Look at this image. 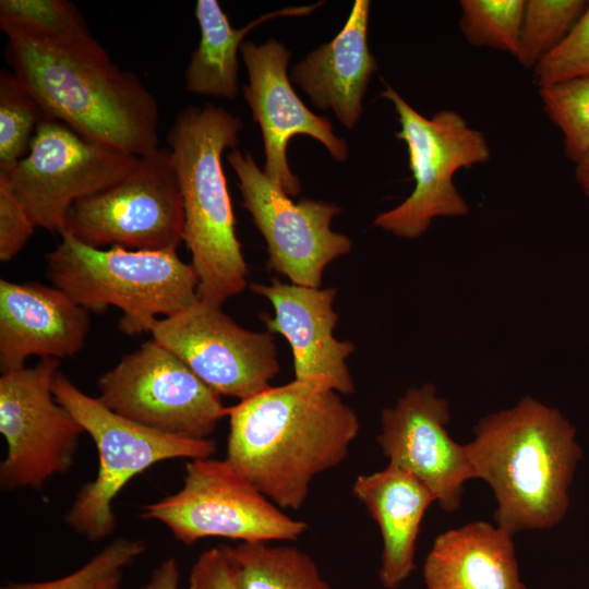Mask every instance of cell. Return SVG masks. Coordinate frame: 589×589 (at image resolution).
<instances>
[{"mask_svg": "<svg viewBox=\"0 0 589 589\" xmlns=\"http://www.w3.org/2000/svg\"><path fill=\"white\" fill-rule=\"evenodd\" d=\"M227 160L238 177L242 206L267 245V267L291 284L320 288L323 272L349 253L351 240L330 228L341 208L329 202L291 201L255 164L250 153L233 149Z\"/></svg>", "mask_w": 589, "mask_h": 589, "instance_id": "13", "label": "cell"}, {"mask_svg": "<svg viewBox=\"0 0 589 589\" xmlns=\"http://www.w3.org/2000/svg\"><path fill=\"white\" fill-rule=\"evenodd\" d=\"M323 2L269 12L241 28L231 26L217 0H197L195 17L201 39L184 72L189 93L235 99L238 95V52L245 36L259 25L281 16L311 14Z\"/></svg>", "mask_w": 589, "mask_h": 589, "instance_id": "22", "label": "cell"}, {"mask_svg": "<svg viewBox=\"0 0 589 589\" xmlns=\"http://www.w3.org/2000/svg\"><path fill=\"white\" fill-rule=\"evenodd\" d=\"M465 447L474 479L493 491L498 527L514 536L564 519L582 452L576 429L558 409L525 396L482 417Z\"/></svg>", "mask_w": 589, "mask_h": 589, "instance_id": "3", "label": "cell"}, {"mask_svg": "<svg viewBox=\"0 0 589 589\" xmlns=\"http://www.w3.org/2000/svg\"><path fill=\"white\" fill-rule=\"evenodd\" d=\"M52 393L92 437L98 454L95 479L81 486L63 517L70 529L88 541L96 542L115 532L117 517L112 504L131 479L158 462L205 458L216 452L212 438L176 437L120 417L97 397L82 392L61 371L55 375Z\"/></svg>", "mask_w": 589, "mask_h": 589, "instance_id": "6", "label": "cell"}, {"mask_svg": "<svg viewBox=\"0 0 589 589\" xmlns=\"http://www.w3.org/2000/svg\"><path fill=\"white\" fill-rule=\"evenodd\" d=\"M587 5L586 0H527L517 61L526 69H534L567 37Z\"/></svg>", "mask_w": 589, "mask_h": 589, "instance_id": "24", "label": "cell"}, {"mask_svg": "<svg viewBox=\"0 0 589 589\" xmlns=\"http://www.w3.org/2000/svg\"><path fill=\"white\" fill-rule=\"evenodd\" d=\"M381 96L397 113L396 133L408 151L414 188L399 205L378 214L373 225L404 239L422 236L436 218L468 215L469 205L454 183L460 169L485 164L491 148L484 134L453 109L428 118L412 108L390 85Z\"/></svg>", "mask_w": 589, "mask_h": 589, "instance_id": "7", "label": "cell"}, {"mask_svg": "<svg viewBox=\"0 0 589 589\" xmlns=\"http://www.w3.org/2000/svg\"><path fill=\"white\" fill-rule=\"evenodd\" d=\"M448 401L425 383L408 388L392 407L381 412L377 444L390 466L422 481L437 505L452 513L461 505L464 486L474 479L465 447L447 430Z\"/></svg>", "mask_w": 589, "mask_h": 589, "instance_id": "15", "label": "cell"}, {"mask_svg": "<svg viewBox=\"0 0 589 589\" xmlns=\"http://www.w3.org/2000/svg\"><path fill=\"white\" fill-rule=\"evenodd\" d=\"M539 96L563 134L566 157L577 163L589 151V75L541 86Z\"/></svg>", "mask_w": 589, "mask_h": 589, "instance_id": "28", "label": "cell"}, {"mask_svg": "<svg viewBox=\"0 0 589 589\" xmlns=\"http://www.w3.org/2000/svg\"><path fill=\"white\" fill-rule=\"evenodd\" d=\"M62 233L99 249L177 251L184 242V211L169 147L139 156L120 181L76 200Z\"/></svg>", "mask_w": 589, "mask_h": 589, "instance_id": "9", "label": "cell"}, {"mask_svg": "<svg viewBox=\"0 0 589 589\" xmlns=\"http://www.w3.org/2000/svg\"><path fill=\"white\" fill-rule=\"evenodd\" d=\"M97 388V398L112 412L176 437L209 438L227 417L220 395L154 339L124 354Z\"/></svg>", "mask_w": 589, "mask_h": 589, "instance_id": "10", "label": "cell"}, {"mask_svg": "<svg viewBox=\"0 0 589 589\" xmlns=\"http://www.w3.org/2000/svg\"><path fill=\"white\" fill-rule=\"evenodd\" d=\"M352 493L380 529V582L385 589H397L416 568L421 522L436 498L413 474L390 465L358 476Z\"/></svg>", "mask_w": 589, "mask_h": 589, "instance_id": "20", "label": "cell"}, {"mask_svg": "<svg viewBox=\"0 0 589 589\" xmlns=\"http://www.w3.org/2000/svg\"><path fill=\"white\" fill-rule=\"evenodd\" d=\"M189 589H238L223 545L205 550L197 556L190 570Z\"/></svg>", "mask_w": 589, "mask_h": 589, "instance_id": "32", "label": "cell"}, {"mask_svg": "<svg viewBox=\"0 0 589 589\" xmlns=\"http://www.w3.org/2000/svg\"><path fill=\"white\" fill-rule=\"evenodd\" d=\"M143 539L120 537L76 570L37 582H11L1 589H120L123 572L146 551Z\"/></svg>", "mask_w": 589, "mask_h": 589, "instance_id": "27", "label": "cell"}, {"mask_svg": "<svg viewBox=\"0 0 589 589\" xmlns=\"http://www.w3.org/2000/svg\"><path fill=\"white\" fill-rule=\"evenodd\" d=\"M139 156L89 141L64 123L44 118L29 152L0 179L28 213L36 228L62 232L79 199L124 178Z\"/></svg>", "mask_w": 589, "mask_h": 589, "instance_id": "12", "label": "cell"}, {"mask_svg": "<svg viewBox=\"0 0 589 589\" xmlns=\"http://www.w3.org/2000/svg\"><path fill=\"white\" fill-rule=\"evenodd\" d=\"M5 56L40 106L83 137L142 156L159 147V107L140 77L121 69L93 37L49 38L17 29Z\"/></svg>", "mask_w": 589, "mask_h": 589, "instance_id": "2", "label": "cell"}, {"mask_svg": "<svg viewBox=\"0 0 589 589\" xmlns=\"http://www.w3.org/2000/svg\"><path fill=\"white\" fill-rule=\"evenodd\" d=\"M575 164V180L589 199V151Z\"/></svg>", "mask_w": 589, "mask_h": 589, "instance_id": "34", "label": "cell"}, {"mask_svg": "<svg viewBox=\"0 0 589 589\" xmlns=\"http://www.w3.org/2000/svg\"><path fill=\"white\" fill-rule=\"evenodd\" d=\"M226 460L281 509H299L312 481L340 465L358 436L357 412L321 384L268 387L227 408Z\"/></svg>", "mask_w": 589, "mask_h": 589, "instance_id": "1", "label": "cell"}, {"mask_svg": "<svg viewBox=\"0 0 589 589\" xmlns=\"http://www.w3.org/2000/svg\"><path fill=\"white\" fill-rule=\"evenodd\" d=\"M513 537L488 521L440 533L423 564L425 589H527Z\"/></svg>", "mask_w": 589, "mask_h": 589, "instance_id": "21", "label": "cell"}, {"mask_svg": "<svg viewBox=\"0 0 589 589\" xmlns=\"http://www.w3.org/2000/svg\"><path fill=\"white\" fill-rule=\"evenodd\" d=\"M0 28L58 39L92 35L82 13L67 0H1Z\"/></svg>", "mask_w": 589, "mask_h": 589, "instance_id": "29", "label": "cell"}, {"mask_svg": "<svg viewBox=\"0 0 589 589\" xmlns=\"http://www.w3.org/2000/svg\"><path fill=\"white\" fill-rule=\"evenodd\" d=\"M370 1L356 0L340 32L296 63L290 80L313 106L332 110L351 130L362 113V100L377 69L368 46Z\"/></svg>", "mask_w": 589, "mask_h": 589, "instance_id": "19", "label": "cell"}, {"mask_svg": "<svg viewBox=\"0 0 589 589\" xmlns=\"http://www.w3.org/2000/svg\"><path fill=\"white\" fill-rule=\"evenodd\" d=\"M223 548L238 589H332L315 561L297 546L239 542Z\"/></svg>", "mask_w": 589, "mask_h": 589, "instance_id": "23", "label": "cell"}, {"mask_svg": "<svg viewBox=\"0 0 589 589\" xmlns=\"http://www.w3.org/2000/svg\"><path fill=\"white\" fill-rule=\"evenodd\" d=\"M140 517L163 524L192 545L219 537L240 542L292 541L308 529L274 504L226 459H189L182 488L143 505Z\"/></svg>", "mask_w": 589, "mask_h": 589, "instance_id": "8", "label": "cell"}, {"mask_svg": "<svg viewBox=\"0 0 589 589\" xmlns=\"http://www.w3.org/2000/svg\"><path fill=\"white\" fill-rule=\"evenodd\" d=\"M240 53L249 79L243 97L264 142L263 172L285 194L296 196L301 188L288 165L289 140L302 134L311 136L338 161L347 159V143L334 134L326 117L313 113L294 93L287 73L290 51L284 44L274 38L261 45L245 40Z\"/></svg>", "mask_w": 589, "mask_h": 589, "instance_id": "16", "label": "cell"}, {"mask_svg": "<svg viewBox=\"0 0 589 589\" xmlns=\"http://www.w3.org/2000/svg\"><path fill=\"white\" fill-rule=\"evenodd\" d=\"M151 334L218 395L244 400L271 387L279 372L271 333L243 328L199 300L158 318Z\"/></svg>", "mask_w": 589, "mask_h": 589, "instance_id": "14", "label": "cell"}, {"mask_svg": "<svg viewBox=\"0 0 589 589\" xmlns=\"http://www.w3.org/2000/svg\"><path fill=\"white\" fill-rule=\"evenodd\" d=\"M58 371L59 359L43 358L33 366L1 373L0 433L8 446L0 464L2 491H39L74 464L85 431L53 396Z\"/></svg>", "mask_w": 589, "mask_h": 589, "instance_id": "11", "label": "cell"}, {"mask_svg": "<svg viewBox=\"0 0 589 589\" xmlns=\"http://www.w3.org/2000/svg\"><path fill=\"white\" fill-rule=\"evenodd\" d=\"M28 213L0 179V260H13L35 230Z\"/></svg>", "mask_w": 589, "mask_h": 589, "instance_id": "31", "label": "cell"}, {"mask_svg": "<svg viewBox=\"0 0 589 589\" xmlns=\"http://www.w3.org/2000/svg\"><path fill=\"white\" fill-rule=\"evenodd\" d=\"M589 75V1L567 37L533 69L534 83H552Z\"/></svg>", "mask_w": 589, "mask_h": 589, "instance_id": "30", "label": "cell"}, {"mask_svg": "<svg viewBox=\"0 0 589 589\" xmlns=\"http://www.w3.org/2000/svg\"><path fill=\"white\" fill-rule=\"evenodd\" d=\"M251 290L266 298L274 316L261 315L267 332L287 339L292 350L296 381L321 384L340 395L354 392L347 359L354 351L349 340H338L333 332L338 314L333 308L334 288H311L281 283L252 284Z\"/></svg>", "mask_w": 589, "mask_h": 589, "instance_id": "17", "label": "cell"}, {"mask_svg": "<svg viewBox=\"0 0 589 589\" xmlns=\"http://www.w3.org/2000/svg\"><path fill=\"white\" fill-rule=\"evenodd\" d=\"M47 255V277L87 311H122L120 330L151 333L159 315L170 316L197 300V276L177 251L108 250L62 233Z\"/></svg>", "mask_w": 589, "mask_h": 589, "instance_id": "5", "label": "cell"}, {"mask_svg": "<svg viewBox=\"0 0 589 589\" xmlns=\"http://www.w3.org/2000/svg\"><path fill=\"white\" fill-rule=\"evenodd\" d=\"M88 311L55 286L0 280V370L25 368L29 357L61 359L84 347Z\"/></svg>", "mask_w": 589, "mask_h": 589, "instance_id": "18", "label": "cell"}, {"mask_svg": "<svg viewBox=\"0 0 589 589\" xmlns=\"http://www.w3.org/2000/svg\"><path fill=\"white\" fill-rule=\"evenodd\" d=\"M243 122L206 104L179 111L166 140L177 171L184 211V243L197 276V300L214 306L247 287L248 265L221 157L239 144Z\"/></svg>", "mask_w": 589, "mask_h": 589, "instance_id": "4", "label": "cell"}, {"mask_svg": "<svg viewBox=\"0 0 589 589\" xmlns=\"http://www.w3.org/2000/svg\"><path fill=\"white\" fill-rule=\"evenodd\" d=\"M526 0H461L459 28L466 41L512 55L518 52Z\"/></svg>", "mask_w": 589, "mask_h": 589, "instance_id": "25", "label": "cell"}, {"mask_svg": "<svg viewBox=\"0 0 589 589\" xmlns=\"http://www.w3.org/2000/svg\"><path fill=\"white\" fill-rule=\"evenodd\" d=\"M44 112L13 71L0 72V172L25 157Z\"/></svg>", "mask_w": 589, "mask_h": 589, "instance_id": "26", "label": "cell"}, {"mask_svg": "<svg viewBox=\"0 0 589 589\" xmlns=\"http://www.w3.org/2000/svg\"><path fill=\"white\" fill-rule=\"evenodd\" d=\"M180 569L175 557H169L156 566L147 582L141 589H178Z\"/></svg>", "mask_w": 589, "mask_h": 589, "instance_id": "33", "label": "cell"}]
</instances>
